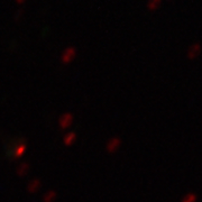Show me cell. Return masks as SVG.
<instances>
[{
	"instance_id": "7a4b0ae2",
	"label": "cell",
	"mask_w": 202,
	"mask_h": 202,
	"mask_svg": "<svg viewBox=\"0 0 202 202\" xmlns=\"http://www.w3.org/2000/svg\"><path fill=\"white\" fill-rule=\"evenodd\" d=\"M25 1H26V0H16V2H17V3H19V5H22V3H24V2H25Z\"/></svg>"
},
{
	"instance_id": "6da1fadb",
	"label": "cell",
	"mask_w": 202,
	"mask_h": 202,
	"mask_svg": "<svg viewBox=\"0 0 202 202\" xmlns=\"http://www.w3.org/2000/svg\"><path fill=\"white\" fill-rule=\"evenodd\" d=\"M75 56V50L74 48H67L65 52H64L63 56H62V60H63L64 63H69L70 61L72 60L73 57Z\"/></svg>"
}]
</instances>
